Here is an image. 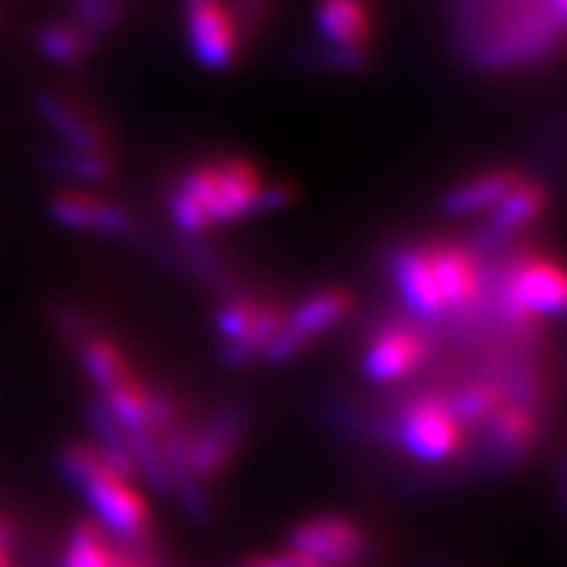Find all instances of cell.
I'll return each instance as SVG.
<instances>
[{
	"mask_svg": "<svg viewBox=\"0 0 567 567\" xmlns=\"http://www.w3.org/2000/svg\"><path fill=\"white\" fill-rule=\"evenodd\" d=\"M61 473L69 484L80 488L95 515L97 528L111 536L134 542L147 534L151 507L130 478L105 463L90 444H69L59 457Z\"/></svg>",
	"mask_w": 567,
	"mask_h": 567,
	"instance_id": "6da1fadb",
	"label": "cell"
},
{
	"mask_svg": "<svg viewBox=\"0 0 567 567\" xmlns=\"http://www.w3.org/2000/svg\"><path fill=\"white\" fill-rule=\"evenodd\" d=\"M260 187L264 184L250 163L224 161L195 168L179 189L200 205L208 224H229L255 213Z\"/></svg>",
	"mask_w": 567,
	"mask_h": 567,
	"instance_id": "7a4b0ae2",
	"label": "cell"
},
{
	"mask_svg": "<svg viewBox=\"0 0 567 567\" xmlns=\"http://www.w3.org/2000/svg\"><path fill=\"white\" fill-rule=\"evenodd\" d=\"M289 549L321 567H363L371 555V544L360 526L339 515H321L300 523L289 536Z\"/></svg>",
	"mask_w": 567,
	"mask_h": 567,
	"instance_id": "3957f363",
	"label": "cell"
},
{
	"mask_svg": "<svg viewBox=\"0 0 567 567\" xmlns=\"http://www.w3.org/2000/svg\"><path fill=\"white\" fill-rule=\"evenodd\" d=\"M350 295L344 289H323L308 297L292 316L284 318L279 331L264 350L268 363H287L300 354L305 347H310L331 326H337L350 313Z\"/></svg>",
	"mask_w": 567,
	"mask_h": 567,
	"instance_id": "277c9868",
	"label": "cell"
},
{
	"mask_svg": "<svg viewBox=\"0 0 567 567\" xmlns=\"http://www.w3.org/2000/svg\"><path fill=\"white\" fill-rule=\"evenodd\" d=\"M396 434L405 450L421 463H442L457 452L463 429L442 400H415L402 410Z\"/></svg>",
	"mask_w": 567,
	"mask_h": 567,
	"instance_id": "5b68a950",
	"label": "cell"
},
{
	"mask_svg": "<svg viewBox=\"0 0 567 567\" xmlns=\"http://www.w3.org/2000/svg\"><path fill=\"white\" fill-rule=\"evenodd\" d=\"M505 302L513 316H563L565 276L557 266L544 260L526 264L509 279Z\"/></svg>",
	"mask_w": 567,
	"mask_h": 567,
	"instance_id": "8992f818",
	"label": "cell"
},
{
	"mask_svg": "<svg viewBox=\"0 0 567 567\" xmlns=\"http://www.w3.org/2000/svg\"><path fill=\"white\" fill-rule=\"evenodd\" d=\"M187 32L189 51L200 66L221 71L237 59V27H234L231 13L224 9L221 0L189 9Z\"/></svg>",
	"mask_w": 567,
	"mask_h": 567,
	"instance_id": "52a82bcc",
	"label": "cell"
},
{
	"mask_svg": "<svg viewBox=\"0 0 567 567\" xmlns=\"http://www.w3.org/2000/svg\"><path fill=\"white\" fill-rule=\"evenodd\" d=\"M48 213L63 229L109 234V237H124L132 231V216L122 205L84 193H59L48 203Z\"/></svg>",
	"mask_w": 567,
	"mask_h": 567,
	"instance_id": "ba28073f",
	"label": "cell"
},
{
	"mask_svg": "<svg viewBox=\"0 0 567 567\" xmlns=\"http://www.w3.org/2000/svg\"><path fill=\"white\" fill-rule=\"evenodd\" d=\"M247 429V413L229 408L203 431L195 442H184V463L195 478H210L221 473L231 460L234 446L239 444Z\"/></svg>",
	"mask_w": 567,
	"mask_h": 567,
	"instance_id": "9c48e42d",
	"label": "cell"
},
{
	"mask_svg": "<svg viewBox=\"0 0 567 567\" xmlns=\"http://www.w3.org/2000/svg\"><path fill=\"white\" fill-rule=\"evenodd\" d=\"M423 360V342L413 331L394 329L381 331L368 347L363 358V373L375 384H389V381L402 379Z\"/></svg>",
	"mask_w": 567,
	"mask_h": 567,
	"instance_id": "30bf717a",
	"label": "cell"
},
{
	"mask_svg": "<svg viewBox=\"0 0 567 567\" xmlns=\"http://www.w3.org/2000/svg\"><path fill=\"white\" fill-rule=\"evenodd\" d=\"M396 287H400L402 300L415 316L434 318L444 310L442 297H439L434 274H431L429 255L417 250H402L394 255L392 264Z\"/></svg>",
	"mask_w": 567,
	"mask_h": 567,
	"instance_id": "8fae6325",
	"label": "cell"
},
{
	"mask_svg": "<svg viewBox=\"0 0 567 567\" xmlns=\"http://www.w3.org/2000/svg\"><path fill=\"white\" fill-rule=\"evenodd\" d=\"M316 27L331 48H363L371 34V11L365 0H321Z\"/></svg>",
	"mask_w": 567,
	"mask_h": 567,
	"instance_id": "7c38bea8",
	"label": "cell"
},
{
	"mask_svg": "<svg viewBox=\"0 0 567 567\" xmlns=\"http://www.w3.org/2000/svg\"><path fill=\"white\" fill-rule=\"evenodd\" d=\"M38 113L45 118V124L59 134L61 142H66L69 151L74 153H103V137L97 134L95 126H92L87 118L82 116L74 105H69L63 97L53 95V92H42L38 95Z\"/></svg>",
	"mask_w": 567,
	"mask_h": 567,
	"instance_id": "4fadbf2b",
	"label": "cell"
},
{
	"mask_svg": "<svg viewBox=\"0 0 567 567\" xmlns=\"http://www.w3.org/2000/svg\"><path fill=\"white\" fill-rule=\"evenodd\" d=\"M431 274H434L439 297L444 308H463L476 295V268L471 258L457 247H442L429 252Z\"/></svg>",
	"mask_w": 567,
	"mask_h": 567,
	"instance_id": "5bb4252c",
	"label": "cell"
},
{
	"mask_svg": "<svg viewBox=\"0 0 567 567\" xmlns=\"http://www.w3.org/2000/svg\"><path fill=\"white\" fill-rule=\"evenodd\" d=\"M517 182L520 179L509 172L481 174L476 179H467L463 184H457L455 189H450V193L444 195L442 208L444 213H450V216H473V213L494 208Z\"/></svg>",
	"mask_w": 567,
	"mask_h": 567,
	"instance_id": "9a60e30c",
	"label": "cell"
},
{
	"mask_svg": "<svg viewBox=\"0 0 567 567\" xmlns=\"http://www.w3.org/2000/svg\"><path fill=\"white\" fill-rule=\"evenodd\" d=\"M87 415H90L92 434H95V442H97L95 446L97 455H101L113 471H118L126 478H130L132 473H137V467H134L130 436L124 434V429L116 423V417L111 415V410L105 408V402L92 400L87 405Z\"/></svg>",
	"mask_w": 567,
	"mask_h": 567,
	"instance_id": "2e32d148",
	"label": "cell"
},
{
	"mask_svg": "<svg viewBox=\"0 0 567 567\" xmlns=\"http://www.w3.org/2000/svg\"><path fill=\"white\" fill-rule=\"evenodd\" d=\"M547 205V195L536 184H520L517 182L509 193L494 205L492 221H488V231L492 234H507L520 229L538 218V213Z\"/></svg>",
	"mask_w": 567,
	"mask_h": 567,
	"instance_id": "e0dca14e",
	"label": "cell"
},
{
	"mask_svg": "<svg viewBox=\"0 0 567 567\" xmlns=\"http://www.w3.org/2000/svg\"><path fill=\"white\" fill-rule=\"evenodd\" d=\"M122 551L113 549L105 530L95 523H80L69 534L61 567H118Z\"/></svg>",
	"mask_w": 567,
	"mask_h": 567,
	"instance_id": "ac0fdd59",
	"label": "cell"
},
{
	"mask_svg": "<svg viewBox=\"0 0 567 567\" xmlns=\"http://www.w3.org/2000/svg\"><path fill=\"white\" fill-rule=\"evenodd\" d=\"M82 365L103 394L116 392V389H122L134 381L122 352H118L111 342H105V339H90V342L82 347Z\"/></svg>",
	"mask_w": 567,
	"mask_h": 567,
	"instance_id": "d6986e66",
	"label": "cell"
},
{
	"mask_svg": "<svg viewBox=\"0 0 567 567\" xmlns=\"http://www.w3.org/2000/svg\"><path fill=\"white\" fill-rule=\"evenodd\" d=\"M281 321H284V316L279 308H274V305H260L258 316H255V321L250 329H247V334L234 339V342H226L221 347L224 365L239 368V365L250 363L255 354L266 350L276 331H279Z\"/></svg>",
	"mask_w": 567,
	"mask_h": 567,
	"instance_id": "ffe728a7",
	"label": "cell"
},
{
	"mask_svg": "<svg viewBox=\"0 0 567 567\" xmlns=\"http://www.w3.org/2000/svg\"><path fill=\"white\" fill-rule=\"evenodd\" d=\"M536 423L523 408L496 410L492 421V442L505 455H520L534 442Z\"/></svg>",
	"mask_w": 567,
	"mask_h": 567,
	"instance_id": "44dd1931",
	"label": "cell"
},
{
	"mask_svg": "<svg viewBox=\"0 0 567 567\" xmlns=\"http://www.w3.org/2000/svg\"><path fill=\"white\" fill-rule=\"evenodd\" d=\"M499 392L488 384H473L465 386L463 392L455 394V400L446 402L450 413L455 415V421L463 423H476L484 421V417L494 415L499 410Z\"/></svg>",
	"mask_w": 567,
	"mask_h": 567,
	"instance_id": "7402d4cb",
	"label": "cell"
},
{
	"mask_svg": "<svg viewBox=\"0 0 567 567\" xmlns=\"http://www.w3.org/2000/svg\"><path fill=\"white\" fill-rule=\"evenodd\" d=\"M38 48L48 61L71 63V61H76L82 55L84 40L80 38V32H74L71 27L51 24V27H45V30L40 32Z\"/></svg>",
	"mask_w": 567,
	"mask_h": 567,
	"instance_id": "603a6c76",
	"label": "cell"
},
{
	"mask_svg": "<svg viewBox=\"0 0 567 567\" xmlns=\"http://www.w3.org/2000/svg\"><path fill=\"white\" fill-rule=\"evenodd\" d=\"M53 168H59L61 174H66L76 182H103L111 172L109 161H105L103 155L74 153V151H63L55 155Z\"/></svg>",
	"mask_w": 567,
	"mask_h": 567,
	"instance_id": "cb8c5ba5",
	"label": "cell"
},
{
	"mask_svg": "<svg viewBox=\"0 0 567 567\" xmlns=\"http://www.w3.org/2000/svg\"><path fill=\"white\" fill-rule=\"evenodd\" d=\"M260 305L247 302V300H234L229 305H224L216 316V331L218 337L226 342H234V339L245 337L247 329H250L255 316H258Z\"/></svg>",
	"mask_w": 567,
	"mask_h": 567,
	"instance_id": "d4e9b609",
	"label": "cell"
},
{
	"mask_svg": "<svg viewBox=\"0 0 567 567\" xmlns=\"http://www.w3.org/2000/svg\"><path fill=\"white\" fill-rule=\"evenodd\" d=\"M168 208H172V221L179 226L182 231L197 234L208 226V218H205L203 208L193 200V197L184 193V189H176L172 195V203H168Z\"/></svg>",
	"mask_w": 567,
	"mask_h": 567,
	"instance_id": "484cf974",
	"label": "cell"
},
{
	"mask_svg": "<svg viewBox=\"0 0 567 567\" xmlns=\"http://www.w3.org/2000/svg\"><path fill=\"white\" fill-rule=\"evenodd\" d=\"M76 6H80L82 24L90 32H103L111 24L113 11H116L113 0H76Z\"/></svg>",
	"mask_w": 567,
	"mask_h": 567,
	"instance_id": "4316f807",
	"label": "cell"
},
{
	"mask_svg": "<svg viewBox=\"0 0 567 567\" xmlns=\"http://www.w3.org/2000/svg\"><path fill=\"white\" fill-rule=\"evenodd\" d=\"M295 200V189L289 184H264L258 193V200H255V213H274L289 208Z\"/></svg>",
	"mask_w": 567,
	"mask_h": 567,
	"instance_id": "83f0119b",
	"label": "cell"
},
{
	"mask_svg": "<svg viewBox=\"0 0 567 567\" xmlns=\"http://www.w3.org/2000/svg\"><path fill=\"white\" fill-rule=\"evenodd\" d=\"M323 63L334 71H360L368 63L365 48H329L323 51Z\"/></svg>",
	"mask_w": 567,
	"mask_h": 567,
	"instance_id": "f1b7e54d",
	"label": "cell"
},
{
	"mask_svg": "<svg viewBox=\"0 0 567 567\" xmlns=\"http://www.w3.org/2000/svg\"><path fill=\"white\" fill-rule=\"evenodd\" d=\"M243 567H292V565H289L287 555H284V551H279V555H260V557L247 559Z\"/></svg>",
	"mask_w": 567,
	"mask_h": 567,
	"instance_id": "f546056e",
	"label": "cell"
},
{
	"mask_svg": "<svg viewBox=\"0 0 567 567\" xmlns=\"http://www.w3.org/2000/svg\"><path fill=\"white\" fill-rule=\"evenodd\" d=\"M11 542H13V528L9 526V523L0 520V547L9 549V547H11Z\"/></svg>",
	"mask_w": 567,
	"mask_h": 567,
	"instance_id": "4dcf8cb0",
	"label": "cell"
},
{
	"mask_svg": "<svg viewBox=\"0 0 567 567\" xmlns=\"http://www.w3.org/2000/svg\"><path fill=\"white\" fill-rule=\"evenodd\" d=\"M0 567H13L11 559H9V551H6V547H0Z\"/></svg>",
	"mask_w": 567,
	"mask_h": 567,
	"instance_id": "1f68e13d",
	"label": "cell"
},
{
	"mask_svg": "<svg viewBox=\"0 0 567 567\" xmlns=\"http://www.w3.org/2000/svg\"><path fill=\"white\" fill-rule=\"evenodd\" d=\"M205 3H213V0H187L189 9H197V6H205Z\"/></svg>",
	"mask_w": 567,
	"mask_h": 567,
	"instance_id": "d6a6232c",
	"label": "cell"
}]
</instances>
